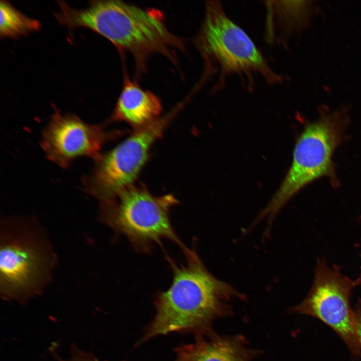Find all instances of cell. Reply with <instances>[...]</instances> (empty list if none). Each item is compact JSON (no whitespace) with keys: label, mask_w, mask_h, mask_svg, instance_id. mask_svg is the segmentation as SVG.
I'll return each instance as SVG.
<instances>
[{"label":"cell","mask_w":361,"mask_h":361,"mask_svg":"<svg viewBox=\"0 0 361 361\" xmlns=\"http://www.w3.org/2000/svg\"><path fill=\"white\" fill-rule=\"evenodd\" d=\"M55 17L69 29L87 28L110 41L121 52L133 57L138 75L145 72L150 56L160 54L177 64V52L185 42L167 27L162 13L121 1H91L84 9L73 8L58 1Z\"/></svg>","instance_id":"obj_1"},{"label":"cell","mask_w":361,"mask_h":361,"mask_svg":"<svg viewBox=\"0 0 361 361\" xmlns=\"http://www.w3.org/2000/svg\"><path fill=\"white\" fill-rule=\"evenodd\" d=\"M184 253L185 266L176 265L169 259L172 282L157 297L156 314L145 339L182 330L209 333L213 321L232 313L230 302L246 298L233 286L214 276L194 250L188 249Z\"/></svg>","instance_id":"obj_2"},{"label":"cell","mask_w":361,"mask_h":361,"mask_svg":"<svg viewBox=\"0 0 361 361\" xmlns=\"http://www.w3.org/2000/svg\"><path fill=\"white\" fill-rule=\"evenodd\" d=\"M195 44L204 62V80L216 79L213 91L222 90L231 76L240 79L250 92L257 77L270 85L285 80L272 70L245 31L229 18L219 1L206 2Z\"/></svg>","instance_id":"obj_3"},{"label":"cell","mask_w":361,"mask_h":361,"mask_svg":"<svg viewBox=\"0 0 361 361\" xmlns=\"http://www.w3.org/2000/svg\"><path fill=\"white\" fill-rule=\"evenodd\" d=\"M57 257L48 235L32 217L1 221L0 294L5 300L25 302L44 292L52 281Z\"/></svg>","instance_id":"obj_4"},{"label":"cell","mask_w":361,"mask_h":361,"mask_svg":"<svg viewBox=\"0 0 361 361\" xmlns=\"http://www.w3.org/2000/svg\"><path fill=\"white\" fill-rule=\"evenodd\" d=\"M347 118L339 110L321 115L308 124L298 138L291 166L277 192L258 214L252 226L266 221L269 233L274 220L285 205L299 191L322 176L330 178L333 186L338 180L332 159L333 152L343 138Z\"/></svg>","instance_id":"obj_5"},{"label":"cell","mask_w":361,"mask_h":361,"mask_svg":"<svg viewBox=\"0 0 361 361\" xmlns=\"http://www.w3.org/2000/svg\"><path fill=\"white\" fill-rule=\"evenodd\" d=\"M177 202L171 195L155 196L144 186L132 184L111 200L100 203V218L140 250L148 251L166 239L184 251L188 248L176 234L169 216L170 209Z\"/></svg>","instance_id":"obj_6"},{"label":"cell","mask_w":361,"mask_h":361,"mask_svg":"<svg viewBox=\"0 0 361 361\" xmlns=\"http://www.w3.org/2000/svg\"><path fill=\"white\" fill-rule=\"evenodd\" d=\"M174 113L136 130L95 161L92 171L83 177L84 191L100 203L114 198L133 184L148 156L151 146L162 135Z\"/></svg>","instance_id":"obj_7"},{"label":"cell","mask_w":361,"mask_h":361,"mask_svg":"<svg viewBox=\"0 0 361 361\" xmlns=\"http://www.w3.org/2000/svg\"><path fill=\"white\" fill-rule=\"evenodd\" d=\"M359 280L343 275L337 267L332 269L318 261L312 285L304 300L291 311L315 317L334 331L345 343L352 357H361L349 298Z\"/></svg>","instance_id":"obj_8"},{"label":"cell","mask_w":361,"mask_h":361,"mask_svg":"<svg viewBox=\"0 0 361 361\" xmlns=\"http://www.w3.org/2000/svg\"><path fill=\"white\" fill-rule=\"evenodd\" d=\"M119 133L56 110L43 131L40 145L48 159L66 168L80 157L96 160L102 154L104 145Z\"/></svg>","instance_id":"obj_9"},{"label":"cell","mask_w":361,"mask_h":361,"mask_svg":"<svg viewBox=\"0 0 361 361\" xmlns=\"http://www.w3.org/2000/svg\"><path fill=\"white\" fill-rule=\"evenodd\" d=\"M162 109L161 100L157 95L142 89L125 74L121 92L109 120L125 122L137 130L159 118Z\"/></svg>","instance_id":"obj_10"},{"label":"cell","mask_w":361,"mask_h":361,"mask_svg":"<svg viewBox=\"0 0 361 361\" xmlns=\"http://www.w3.org/2000/svg\"><path fill=\"white\" fill-rule=\"evenodd\" d=\"M177 361H252L256 350L240 336H222L210 332L194 343L177 350Z\"/></svg>","instance_id":"obj_11"},{"label":"cell","mask_w":361,"mask_h":361,"mask_svg":"<svg viewBox=\"0 0 361 361\" xmlns=\"http://www.w3.org/2000/svg\"><path fill=\"white\" fill-rule=\"evenodd\" d=\"M310 2L306 1L265 2L268 40L276 30L278 36L277 40L285 42V37L303 28L312 13V5Z\"/></svg>","instance_id":"obj_12"},{"label":"cell","mask_w":361,"mask_h":361,"mask_svg":"<svg viewBox=\"0 0 361 361\" xmlns=\"http://www.w3.org/2000/svg\"><path fill=\"white\" fill-rule=\"evenodd\" d=\"M0 36L16 38L39 31L41 23L14 8L9 2L0 3Z\"/></svg>","instance_id":"obj_13"},{"label":"cell","mask_w":361,"mask_h":361,"mask_svg":"<svg viewBox=\"0 0 361 361\" xmlns=\"http://www.w3.org/2000/svg\"><path fill=\"white\" fill-rule=\"evenodd\" d=\"M50 349L56 361H100L92 353L81 349L75 344L71 345L67 357L63 358L58 354L52 346Z\"/></svg>","instance_id":"obj_14"},{"label":"cell","mask_w":361,"mask_h":361,"mask_svg":"<svg viewBox=\"0 0 361 361\" xmlns=\"http://www.w3.org/2000/svg\"><path fill=\"white\" fill-rule=\"evenodd\" d=\"M353 320L357 338L361 347V301H358L353 309Z\"/></svg>","instance_id":"obj_15"},{"label":"cell","mask_w":361,"mask_h":361,"mask_svg":"<svg viewBox=\"0 0 361 361\" xmlns=\"http://www.w3.org/2000/svg\"><path fill=\"white\" fill-rule=\"evenodd\" d=\"M359 280V281H360V282H361V274H360V279H359V280Z\"/></svg>","instance_id":"obj_16"},{"label":"cell","mask_w":361,"mask_h":361,"mask_svg":"<svg viewBox=\"0 0 361 361\" xmlns=\"http://www.w3.org/2000/svg\"><path fill=\"white\" fill-rule=\"evenodd\" d=\"M176 361H177V360Z\"/></svg>","instance_id":"obj_17"}]
</instances>
